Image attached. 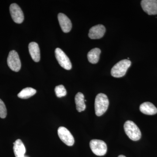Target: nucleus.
<instances>
[{
  "mask_svg": "<svg viewBox=\"0 0 157 157\" xmlns=\"http://www.w3.org/2000/svg\"><path fill=\"white\" fill-rule=\"evenodd\" d=\"M109 101L107 96L100 93L96 96L95 101V110L96 115L101 116L104 114L108 109Z\"/></svg>",
  "mask_w": 157,
  "mask_h": 157,
  "instance_id": "f257e3e1",
  "label": "nucleus"
},
{
  "mask_svg": "<svg viewBox=\"0 0 157 157\" xmlns=\"http://www.w3.org/2000/svg\"><path fill=\"white\" fill-rule=\"evenodd\" d=\"M124 130L130 139L134 141L140 140L141 133L137 125L131 121H128L124 124Z\"/></svg>",
  "mask_w": 157,
  "mask_h": 157,
  "instance_id": "f03ea898",
  "label": "nucleus"
},
{
  "mask_svg": "<svg viewBox=\"0 0 157 157\" xmlns=\"http://www.w3.org/2000/svg\"><path fill=\"white\" fill-rule=\"evenodd\" d=\"M131 63V62L129 60H122L113 67L111 70V75L116 78L123 77L125 75Z\"/></svg>",
  "mask_w": 157,
  "mask_h": 157,
  "instance_id": "7ed1b4c3",
  "label": "nucleus"
},
{
  "mask_svg": "<svg viewBox=\"0 0 157 157\" xmlns=\"http://www.w3.org/2000/svg\"><path fill=\"white\" fill-rule=\"evenodd\" d=\"M90 146L92 151L97 155L103 156L107 153V144L103 140L94 139L90 141Z\"/></svg>",
  "mask_w": 157,
  "mask_h": 157,
  "instance_id": "20e7f679",
  "label": "nucleus"
},
{
  "mask_svg": "<svg viewBox=\"0 0 157 157\" xmlns=\"http://www.w3.org/2000/svg\"><path fill=\"white\" fill-rule=\"evenodd\" d=\"M7 63L9 67L12 71L18 72L21 68V63L17 52L12 50L9 52Z\"/></svg>",
  "mask_w": 157,
  "mask_h": 157,
  "instance_id": "39448f33",
  "label": "nucleus"
},
{
  "mask_svg": "<svg viewBox=\"0 0 157 157\" xmlns=\"http://www.w3.org/2000/svg\"><path fill=\"white\" fill-rule=\"evenodd\" d=\"M55 56L57 60L62 67L67 70H71L72 63L70 59L61 49L58 48L56 49Z\"/></svg>",
  "mask_w": 157,
  "mask_h": 157,
  "instance_id": "423d86ee",
  "label": "nucleus"
},
{
  "mask_svg": "<svg viewBox=\"0 0 157 157\" xmlns=\"http://www.w3.org/2000/svg\"><path fill=\"white\" fill-rule=\"evenodd\" d=\"M58 134L60 139L66 145L72 146L74 144L75 142L74 137L67 128L59 127L58 130Z\"/></svg>",
  "mask_w": 157,
  "mask_h": 157,
  "instance_id": "0eeeda50",
  "label": "nucleus"
},
{
  "mask_svg": "<svg viewBox=\"0 0 157 157\" xmlns=\"http://www.w3.org/2000/svg\"><path fill=\"white\" fill-rule=\"evenodd\" d=\"M10 11L11 17L14 22L21 23L24 19L23 13L19 6L15 3L11 4L10 6Z\"/></svg>",
  "mask_w": 157,
  "mask_h": 157,
  "instance_id": "6e6552de",
  "label": "nucleus"
},
{
  "mask_svg": "<svg viewBox=\"0 0 157 157\" xmlns=\"http://www.w3.org/2000/svg\"><path fill=\"white\" fill-rule=\"evenodd\" d=\"M140 4L144 11L148 15L157 14L156 0H143L141 1Z\"/></svg>",
  "mask_w": 157,
  "mask_h": 157,
  "instance_id": "1a4fd4ad",
  "label": "nucleus"
},
{
  "mask_svg": "<svg viewBox=\"0 0 157 157\" xmlns=\"http://www.w3.org/2000/svg\"><path fill=\"white\" fill-rule=\"evenodd\" d=\"M105 32L106 29L104 25H98L90 29L88 36L92 39H100L104 36Z\"/></svg>",
  "mask_w": 157,
  "mask_h": 157,
  "instance_id": "9d476101",
  "label": "nucleus"
},
{
  "mask_svg": "<svg viewBox=\"0 0 157 157\" xmlns=\"http://www.w3.org/2000/svg\"><path fill=\"white\" fill-rule=\"evenodd\" d=\"M59 23L62 31L65 33H69L72 27V23L69 17L63 13H59L58 15Z\"/></svg>",
  "mask_w": 157,
  "mask_h": 157,
  "instance_id": "9b49d317",
  "label": "nucleus"
},
{
  "mask_svg": "<svg viewBox=\"0 0 157 157\" xmlns=\"http://www.w3.org/2000/svg\"><path fill=\"white\" fill-rule=\"evenodd\" d=\"M140 112L146 115H152L157 113V108L151 103L144 102L140 106Z\"/></svg>",
  "mask_w": 157,
  "mask_h": 157,
  "instance_id": "f8f14e48",
  "label": "nucleus"
},
{
  "mask_svg": "<svg viewBox=\"0 0 157 157\" xmlns=\"http://www.w3.org/2000/svg\"><path fill=\"white\" fill-rule=\"evenodd\" d=\"M29 52L34 61L39 62L40 59V52L39 45L35 42H32L29 45Z\"/></svg>",
  "mask_w": 157,
  "mask_h": 157,
  "instance_id": "ddd939ff",
  "label": "nucleus"
},
{
  "mask_svg": "<svg viewBox=\"0 0 157 157\" xmlns=\"http://www.w3.org/2000/svg\"><path fill=\"white\" fill-rule=\"evenodd\" d=\"M13 150L14 155L16 157H23L24 156L26 150L24 144L20 139H17L13 143Z\"/></svg>",
  "mask_w": 157,
  "mask_h": 157,
  "instance_id": "4468645a",
  "label": "nucleus"
},
{
  "mask_svg": "<svg viewBox=\"0 0 157 157\" xmlns=\"http://www.w3.org/2000/svg\"><path fill=\"white\" fill-rule=\"evenodd\" d=\"M75 101L77 111L79 112L84 111L86 107L85 103L84 95L82 93H77L75 96Z\"/></svg>",
  "mask_w": 157,
  "mask_h": 157,
  "instance_id": "2eb2a0df",
  "label": "nucleus"
},
{
  "mask_svg": "<svg viewBox=\"0 0 157 157\" xmlns=\"http://www.w3.org/2000/svg\"><path fill=\"white\" fill-rule=\"evenodd\" d=\"M101 50L100 48H93L88 53L87 58L92 64H96L99 61Z\"/></svg>",
  "mask_w": 157,
  "mask_h": 157,
  "instance_id": "dca6fc26",
  "label": "nucleus"
},
{
  "mask_svg": "<svg viewBox=\"0 0 157 157\" xmlns=\"http://www.w3.org/2000/svg\"><path fill=\"white\" fill-rule=\"evenodd\" d=\"M36 93V90L33 88L27 87L23 89L17 94L18 98L21 99H28L34 95Z\"/></svg>",
  "mask_w": 157,
  "mask_h": 157,
  "instance_id": "f3484780",
  "label": "nucleus"
},
{
  "mask_svg": "<svg viewBox=\"0 0 157 157\" xmlns=\"http://www.w3.org/2000/svg\"><path fill=\"white\" fill-rule=\"evenodd\" d=\"M56 94L58 98H62L64 97L67 94V90L64 86L60 85L57 86L55 88V89Z\"/></svg>",
  "mask_w": 157,
  "mask_h": 157,
  "instance_id": "a211bd4d",
  "label": "nucleus"
},
{
  "mask_svg": "<svg viewBox=\"0 0 157 157\" xmlns=\"http://www.w3.org/2000/svg\"><path fill=\"white\" fill-rule=\"evenodd\" d=\"M7 109L4 102L0 99V117L5 118L7 116Z\"/></svg>",
  "mask_w": 157,
  "mask_h": 157,
  "instance_id": "6ab92c4d",
  "label": "nucleus"
},
{
  "mask_svg": "<svg viewBox=\"0 0 157 157\" xmlns=\"http://www.w3.org/2000/svg\"><path fill=\"white\" fill-rule=\"evenodd\" d=\"M118 157H126L125 156L123 155H120L118 156Z\"/></svg>",
  "mask_w": 157,
  "mask_h": 157,
  "instance_id": "aec40b11",
  "label": "nucleus"
},
{
  "mask_svg": "<svg viewBox=\"0 0 157 157\" xmlns=\"http://www.w3.org/2000/svg\"><path fill=\"white\" fill-rule=\"evenodd\" d=\"M23 157H25V156H24Z\"/></svg>",
  "mask_w": 157,
  "mask_h": 157,
  "instance_id": "412c9836",
  "label": "nucleus"
}]
</instances>
